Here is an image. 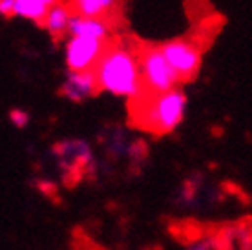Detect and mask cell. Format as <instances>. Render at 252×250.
<instances>
[{
	"label": "cell",
	"mask_w": 252,
	"mask_h": 250,
	"mask_svg": "<svg viewBox=\"0 0 252 250\" xmlns=\"http://www.w3.org/2000/svg\"><path fill=\"white\" fill-rule=\"evenodd\" d=\"M94 71L101 92L126 99H137L145 92L139 59L126 48H106Z\"/></svg>",
	"instance_id": "1"
},
{
	"label": "cell",
	"mask_w": 252,
	"mask_h": 250,
	"mask_svg": "<svg viewBox=\"0 0 252 250\" xmlns=\"http://www.w3.org/2000/svg\"><path fill=\"white\" fill-rule=\"evenodd\" d=\"M185 110L187 97L177 88L163 94H150L143 100L139 99V125L158 135L170 133L181 125Z\"/></svg>",
	"instance_id": "2"
},
{
	"label": "cell",
	"mask_w": 252,
	"mask_h": 250,
	"mask_svg": "<svg viewBox=\"0 0 252 250\" xmlns=\"http://www.w3.org/2000/svg\"><path fill=\"white\" fill-rule=\"evenodd\" d=\"M141 66V77L143 84L148 94H163L177 88V82L181 81L177 71L174 69L168 59L159 48H148L139 57Z\"/></svg>",
	"instance_id": "3"
},
{
	"label": "cell",
	"mask_w": 252,
	"mask_h": 250,
	"mask_svg": "<svg viewBox=\"0 0 252 250\" xmlns=\"http://www.w3.org/2000/svg\"><path fill=\"white\" fill-rule=\"evenodd\" d=\"M106 40L81 37V35H69L66 48H64V61L68 71H82V69H94L99 62L102 53L106 51Z\"/></svg>",
	"instance_id": "4"
},
{
	"label": "cell",
	"mask_w": 252,
	"mask_h": 250,
	"mask_svg": "<svg viewBox=\"0 0 252 250\" xmlns=\"http://www.w3.org/2000/svg\"><path fill=\"white\" fill-rule=\"evenodd\" d=\"M161 51L168 59V62L174 66L181 81H189L199 71L201 66V51L189 40H170L161 46Z\"/></svg>",
	"instance_id": "5"
},
{
	"label": "cell",
	"mask_w": 252,
	"mask_h": 250,
	"mask_svg": "<svg viewBox=\"0 0 252 250\" xmlns=\"http://www.w3.org/2000/svg\"><path fill=\"white\" fill-rule=\"evenodd\" d=\"M97 90H99V82L94 69L68 71V77L61 86V95L73 102H82L90 99Z\"/></svg>",
	"instance_id": "6"
},
{
	"label": "cell",
	"mask_w": 252,
	"mask_h": 250,
	"mask_svg": "<svg viewBox=\"0 0 252 250\" xmlns=\"http://www.w3.org/2000/svg\"><path fill=\"white\" fill-rule=\"evenodd\" d=\"M69 35H81V37L97 38V40H108L110 37V24L106 17H84L79 13L71 15L69 20Z\"/></svg>",
	"instance_id": "7"
},
{
	"label": "cell",
	"mask_w": 252,
	"mask_h": 250,
	"mask_svg": "<svg viewBox=\"0 0 252 250\" xmlns=\"http://www.w3.org/2000/svg\"><path fill=\"white\" fill-rule=\"evenodd\" d=\"M71 15H73L71 6L64 4V2H57V4L50 6L42 26H44L46 31L50 33L51 37H63L69 30Z\"/></svg>",
	"instance_id": "8"
},
{
	"label": "cell",
	"mask_w": 252,
	"mask_h": 250,
	"mask_svg": "<svg viewBox=\"0 0 252 250\" xmlns=\"http://www.w3.org/2000/svg\"><path fill=\"white\" fill-rule=\"evenodd\" d=\"M119 0H69L73 13L84 17H108L117 7Z\"/></svg>",
	"instance_id": "9"
},
{
	"label": "cell",
	"mask_w": 252,
	"mask_h": 250,
	"mask_svg": "<svg viewBox=\"0 0 252 250\" xmlns=\"http://www.w3.org/2000/svg\"><path fill=\"white\" fill-rule=\"evenodd\" d=\"M48 9L50 6L42 0H15L13 17H20V19H28L37 24H42L48 15Z\"/></svg>",
	"instance_id": "10"
},
{
	"label": "cell",
	"mask_w": 252,
	"mask_h": 250,
	"mask_svg": "<svg viewBox=\"0 0 252 250\" xmlns=\"http://www.w3.org/2000/svg\"><path fill=\"white\" fill-rule=\"evenodd\" d=\"M9 121L15 128H26L30 123V113L26 110H20V108H13L9 112Z\"/></svg>",
	"instance_id": "11"
},
{
	"label": "cell",
	"mask_w": 252,
	"mask_h": 250,
	"mask_svg": "<svg viewBox=\"0 0 252 250\" xmlns=\"http://www.w3.org/2000/svg\"><path fill=\"white\" fill-rule=\"evenodd\" d=\"M13 7H15V0H0V13L4 17H13Z\"/></svg>",
	"instance_id": "12"
},
{
	"label": "cell",
	"mask_w": 252,
	"mask_h": 250,
	"mask_svg": "<svg viewBox=\"0 0 252 250\" xmlns=\"http://www.w3.org/2000/svg\"><path fill=\"white\" fill-rule=\"evenodd\" d=\"M190 249H216V241L212 238H207V239H199L197 245H190Z\"/></svg>",
	"instance_id": "13"
},
{
	"label": "cell",
	"mask_w": 252,
	"mask_h": 250,
	"mask_svg": "<svg viewBox=\"0 0 252 250\" xmlns=\"http://www.w3.org/2000/svg\"><path fill=\"white\" fill-rule=\"evenodd\" d=\"M42 2H46L48 6H53V4H57V2H63V0H42Z\"/></svg>",
	"instance_id": "14"
}]
</instances>
